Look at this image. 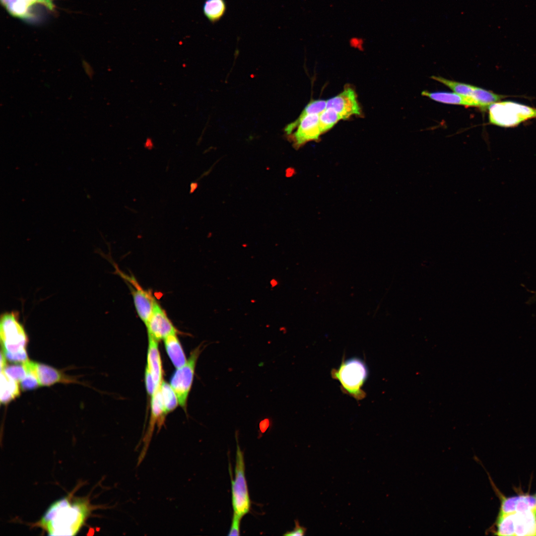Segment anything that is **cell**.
Returning a JSON list of instances; mask_svg holds the SVG:
<instances>
[{"mask_svg": "<svg viewBox=\"0 0 536 536\" xmlns=\"http://www.w3.org/2000/svg\"><path fill=\"white\" fill-rule=\"evenodd\" d=\"M2 370L4 371L8 376L17 382H20L27 375L26 371L23 364H22V365L6 366Z\"/></svg>", "mask_w": 536, "mask_h": 536, "instance_id": "obj_24", "label": "cell"}, {"mask_svg": "<svg viewBox=\"0 0 536 536\" xmlns=\"http://www.w3.org/2000/svg\"><path fill=\"white\" fill-rule=\"evenodd\" d=\"M244 454L237 440L235 477L231 479L233 514L242 519L250 512L251 503L245 476Z\"/></svg>", "mask_w": 536, "mask_h": 536, "instance_id": "obj_6", "label": "cell"}, {"mask_svg": "<svg viewBox=\"0 0 536 536\" xmlns=\"http://www.w3.org/2000/svg\"><path fill=\"white\" fill-rule=\"evenodd\" d=\"M164 341L166 352L175 368L177 369L184 366L187 359L176 334L168 336Z\"/></svg>", "mask_w": 536, "mask_h": 536, "instance_id": "obj_16", "label": "cell"}, {"mask_svg": "<svg viewBox=\"0 0 536 536\" xmlns=\"http://www.w3.org/2000/svg\"><path fill=\"white\" fill-rule=\"evenodd\" d=\"M295 526L293 530L287 531L284 536H304L306 534V528L300 525L298 520H295Z\"/></svg>", "mask_w": 536, "mask_h": 536, "instance_id": "obj_28", "label": "cell"}, {"mask_svg": "<svg viewBox=\"0 0 536 536\" xmlns=\"http://www.w3.org/2000/svg\"><path fill=\"white\" fill-rule=\"evenodd\" d=\"M227 9L225 0H205L202 5L204 15L212 24L219 21Z\"/></svg>", "mask_w": 536, "mask_h": 536, "instance_id": "obj_18", "label": "cell"}, {"mask_svg": "<svg viewBox=\"0 0 536 536\" xmlns=\"http://www.w3.org/2000/svg\"><path fill=\"white\" fill-rule=\"evenodd\" d=\"M341 118L332 108H327L319 114V125L322 134L331 129Z\"/></svg>", "mask_w": 536, "mask_h": 536, "instance_id": "obj_22", "label": "cell"}, {"mask_svg": "<svg viewBox=\"0 0 536 536\" xmlns=\"http://www.w3.org/2000/svg\"><path fill=\"white\" fill-rule=\"evenodd\" d=\"M490 124L501 127H515L536 118V108L511 101H499L488 108Z\"/></svg>", "mask_w": 536, "mask_h": 536, "instance_id": "obj_5", "label": "cell"}, {"mask_svg": "<svg viewBox=\"0 0 536 536\" xmlns=\"http://www.w3.org/2000/svg\"><path fill=\"white\" fill-rule=\"evenodd\" d=\"M331 375L333 378L339 381L344 393L358 401L365 397L362 387L367 378L368 371L361 359L357 357L343 359L338 368L332 370Z\"/></svg>", "mask_w": 536, "mask_h": 536, "instance_id": "obj_2", "label": "cell"}, {"mask_svg": "<svg viewBox=\"0 0 536 536\" xmlns=\"http://www.w3.org/2000/svg\"><path fill=\"white\" fill-rule=\"evenodd\" d=\"M20 386L23 390L25 391L35 389L40 386V385L34 375L27 373L26 377L20 382Z\"/></svg>", "mask_w": 536, "mask_h": 536, "instance_id": "obj_25", "label": "cell"}, {"mask_svg": "<svg viewBox=\"0 0 536 536\" xmlns=\"http://www.w3.org/2000/svg\"><path fill=\"white\" fill-rule=\"evenodd\" d=\"M91 510L87 498L69 495L53 503L36 525L48 535L74 536L79 532Z\"/></svg>", "mask_w": 536, "mask_h": 536, "instance_id": "obj_1", "label": "cell"}, {"mask_svg": "<svg viewBox=\"0 0 536 536\" xmlns=\"http://www.w3.org/2000/svg\"><path fill=\"white\" fill-rule=\"evenodd\" d=\"M507 96L496 94L492 91L474 86L472 98L475 101L477 107L486 109L492 104L501 101Z\"/></svg>", "mask_w": 536, "mask_h": 536, "instance_id": "obj_19", "label": "cell"}, {"mask_svg": "<svg viewBox=\"0 0 536 536\" xmlns=\"http://www.w3.org/2000/svg\"><path fill=\"white\" fill-rule=\"evenodd\" d=\"M0 338L5 356L26 352L28 337L24 327L19 320L16 311L2 313L0 319Z\"/></svg>", "mask_w": 536, "mask_h": 536, "instance_id": "obj_4", "label": "cell"}, {"mask_svg": "<svg viewBox=\"0 0 536 536\" xmlns=\"http://www.w3.org/2000/svg\"><path fill=\"white\" fill-rule=\"evenodd\" d=\"M495 526L497 536H536V510L517 509L499 512Z\"/></svg>", "mask_w": 536, "mask_h": 536, "instance_id": "obj_3", "label": "cell"}, {"mask_svg": "<svg viewBox=\"0 0 536 536\" xmlns=\"http://www.w3.org/2000/svg\"><path fill=\"white\" fill-rule=\"evenodd\" d=\"M148 335L157 340L164 339L168 336L176 334L177 330L168 318L165 311L157 301L152 312L145 324Z\"/></svg>", "mask_w": 536, "mask_h": 536, "instance_id": "obj_9", "label": "cell"}, {"mask_svg": "<svg viewBox=\"0 0 536 536\" xmlns=\"http://www.w3.org/2000/svg\"><path fill=\"white\" fill-rule=\"evenodd\" d=\"M160 390L165 412L168 413L174 410L179 404L177 396L170 385L163 381L160 386Z\"/></svg>", "mask_w": 536, "mask_h": 536, "instance_id": "obj_20", "label": "cell"}, {"mask_svg": "<svg viewBox=\"0 0 536 536\" xmlns=\"http://www.w3.org/2000/svg\"><path fill=\"white\" fill-rule=\"evenodd\" d=\"M136 311L145 324L149 318L156 301L150 293L141 288L135 282V288L131 287Z\"/></svg>", "mask_w": 536, "mask_h": 536, "instance_id": "obj_14", "label": "cell"}, {"mask_svg": "<svg viewBox=\"0 0 536 536\" xmlns=\"http://www.w3.org/2000/svg\"><path fill=\"white\" fill-rule=\"evenodd\" d=\"M7 12L13 17L25 20L33 16V10L41 5L50 11L55 9V0H0Z\"/></svg>", "mask_w": 536, "mask_h": 536, "instance_id": "obj_11", "label": "cell"}, {"mask_svg": "<svg viewBox=\"0 0 536 536\" xmlns=\"http://www.w3.org/2000/svg\"><path fill=\"white\" fill-rule=\"evenodd\" d=\"M326 100H313L307 105L297 119H301L310 114H320L326 109Z\"/></svg>", "mask_w": 536, "mask_h": 536, "instance_id": "obj_23", "label": "cell"}, {"mask_svg": "<svg viewBox=\"0 0 536 536\" xmlns=\"http://www.w3.org/2000/svg\"><path fill=\"white\" fill-rule=\"evenodd\" d=\"M241 520V518L236 514H233L231 525L228 534V536H239L240 535V526Z\"/></svg>", "mask_w": 536, "mask_h": 536, "instance_id": "obj_27", "label": "cell"}, {"mask_svg": "<svg viewBox=\"0 0 536 536\" xmlns=\"http://www.w3.org/2000/svg\"><path fill=\"white\" fill-rule=\"evenodd\" d=\"M145 384L147 394L151 397L157 390L152 375L146 367L145 372Z\"/></svg>", "mask_w": 536, "mask_h": 536, "instance_id": "obj_26", "label": "cell"}, {"mask_svg": "<svg viewBox=\"0 0 536 536\" xmlns=\"http://www.w3.org/2000/svg\"><path fill=\"white\" fill-rule=\"evenodd\" d=\"M27 373L34 375L40 386H49L61 382L71 381L57 369L42 363L29 360L22 363Z\"/></svg>", "mask_w": 536, "mask_h": 536, "instance_id": "obj_12", "label": "cell"}, {"mask_svg": "<svg viewBox=\"0 0 536 536\" xmlns=\"http://www.w3.org/2000/svg\"><path fill=\"white\" fill-rule=\"evenodd\" d=\"M148 345L146 367L150 371L157 390L159 389L163 381L162 364L158 348V341L149 335H148Z\"/></svg>", "mask_w": 536, "mask_h": 536, "instance_id": "obj_13", "label": "cell"}, {"mask_svg": "<svg viewBox=\"0 0 536 536\" xmlns=\"http://www.w3.org/2000/svg\"><path fill=\"white\" fill-rule=\"evenodd\" d=\"M20 395V387L16 382L5 372L2 370L0 372V396L1 403L6 404L18 397Z\"/></svg>", "mask_w": 536, "mask_h": 536, "instance_id": "obj_17", "label": "cell"}, {"mask_svg": "<svg viewBox=\"0 0 536 536\" xmlns=\"http://www.w3.org/2000/svg\"><path fill=\"white\" fill-rule=\"evenodd\" d=\"M535 497H536V494H535Z\"/></svg>", "mask_w": 536, "mask_h": 536, "instance_id": "obj_30", "label": "cell"}, {"mask_svg": "<svg viewBox=\"0 0 536 536\" xmlns=\"http://www.w3.org/2000/svg\"><path fill=\"white\" fill-rule=\"evenodd\" d=\"M201 346H198L191 352L186 363L177 368L170 379V385L177 396L179 405L185 410L193 382L197 362L202 350Z\"/></svg>", "mask_w": 536, "mask_h": 536, "instance_id": "obj_7", "label": "cell"}, {"mask_svg": "<svg viewBox=\"0 0 536 536\" xmlns=\"http://www.w3.org/2000/svg\"><path fill=\"white\" fill-rule=\"evenodd\" d=\"M363 40L361 38L353 37L350 39V43L353 46L358 47L362 45Z\"/></svg>", "mask_w": 536, "mask_h": 536, "instance_id": "obj_29", "label": "cell"}, {"mask_svg": "<svg viewBox=\"0 0 536 536\" xmlns=\"http://www.w3.org/2000/svg\"><path fill=\"white\" fill-rule=\"evenodd\" d=\"M431 78L448 86L455 93L472 98L474 86L451 80L441 76L433 75Z\"/></svg>", "mask_w": 536, "mask_h": 536, "instance_id": "obj_21", "label": "cell"}, {"mask_svg": "<svg viewBox=\"0 0 536 536\" xmlns=\"http://www.w3.org/2000/svg\"><path fill=\"white\" fill-rule=\"evenodd\" d=\"M421 95L442 103L477 107L476 103L472 98L455 92L443 91L431 92L424 90L421 92Z\"/></svg>", "mask_w": 536, "mask_h": 536, "instance_id": "obj_15", "label": "cell"}, {"mask_svg": "<svg viewBox=\"0 0 536 536\" xmlns=\"http://www.w3.org/2000/svg\"><path fill=\"white\" fill-rule=\"evenodd\" d=\"M319 114H310L301 119H297L287 125L284 129L296 147L306 142L318 139L322 134L319 125Z\"/></svg>", "mask_w": 536, "mask_h": 536, "instance_id": "obj_8", "label": "cell"}, {"mask_svg": "<svg viewBox=\"0 0 536 536\" xmlns=\"http://www.w3.org/2000/svg\"><path fill=\"white\" fill-rule=\"evenodd\" d=\"M327 108L334 109L341 119H346L352 115H360L361 114L357 95L350 87H345L339 94L327 100Z\"/></svg>", "mask_w": 536, "mask_h": 536, "instance_id": "obj_10", "label": "cell"}]
</instances>
